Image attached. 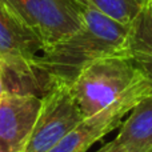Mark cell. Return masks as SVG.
<instances>
[{
  "label": "cell",
  "instance_id": "1",
  "mask_svg": "<svg viewBox=\"0 0 152 152\" xmlns=\"http://www.w3.org/2000/svg\"><path fill=\"white\" fill-rule=\"evenodd\" d=\"M80 5L83 26L74 35L43 51L35 61L42 96L58 84H69L91 63L112 55H127L129 26L87 5Z\"/></svg>",
  "mask_w": 152,
  "mask_h": 152
},
{
  "label": "cell",
  "instance_id": "2",
  "mask_svg": "<svg viewBox=\"0 0 152 152\" xmlns=\"http://www.w3.org/2000/svg\"><path fill=\"white\" fill-rule=\"evenodd\" d=\"M147 79L128 55H112L87 66L69 84L84 118L95 115Z\"/></svg>",
  "mask_w": 152,
  "mask_h": 152
},
{
  "label": "cell",
  "instance_id": "3",
  "mask_svg": "<svg viewBox=\"0 0 152 152\" xmlns=\"http://www.w3.org/2000/svg\"><path fill=\"white\" fill-rule=\"evenodd\" d=\"M43 52L36 35L0 0V64L5 89L31 92L42 97L35 61Z\"/></svg>",
  "mask_w": 152,
  "mask_h": 152
},
{
  "label": "cell",
  "instance_id": "4",
  "mask_svg": "<svg viewBox=\"0 0 152 152\" xmlns=\"http://www.w3.org/2000/svg\"><path fill=\"white\" fill-rule=\"evenodd\" d=\"M36 35L43 51L74 35L83 26L80 5L75 0H4Z\"/></svg>",
  "mask_w": 152,
  "mask_h": 152
},
{
  "label": "cell",
  "instance_id": "5",
  "mask_svg": "<svg viewBox=\"0 0 152 152\" xmlns=\"http://www.w3.org/2000/svg\"><path fill=\"white\" fill-rule=\"evenodd\" d=\"M84 119L69 91V86H53L42 96L39 115L20 152L51 151Z\"/></svg>",
  "mask_w": 152,
  "mask_h": 152
},
{
  "label": "cell",
  "instance_id": "6",
  "mask_svg": "<svg viewBox=\"0 0 152 152\" xmlns=\"http://www.w3.org/2000/svg\"><path fill=\"white\" fill-rule=\"evenodd\" d=\"M151 95L152 80L147 77L107 108L81 120L48 152H87L97 140L120 127L124 116Z\"/></svg>",
  "mask_w": 152,
  "mask_h": 152
},
{
  "label": "cell",
  "instance_id": "7",
  "mask_svg": "<svg viewBox=\"0 0 152 152\" xmlns=\"http://www.w3.org/2000/svg\"><path fill=\"white\" fill-rule=\"evenodd\" d=\"M42 97L5 89L0 102V152H20L35 126Z\"/></svg>",
  "mask_w": 152,
  "mask_h": 152
},
{
  "label": "cell",
  "instance_id": "8",
  "mask_svg": "<svg viewBox=\"0 0 152 152\" xmlns=\"http://www.w3.org/2000/svg\"><path fill=\"white\" fill-rule=\"evenodd\" d=\"M115 140L131 152H152V95L129 112Z\"/></svg>",
  "mask_w": 152,
  "mask_h": 152
},
{
  "label": "cell",
  "instance_id": "9",
  "mask_svg": "<svg viewBox=\"0 0 152 152\" xmlns=\"http://www.w3.org/2000/svg\"><path fill=\"white\" fill-rule=\"evenodd\" d=\"M126 53L152 80V0L129 26Z\"/></svg>",
  "mask_w": 152,
  "mask_h": 152
},
{
  "label": "cell",
  "instance_id": "10",
  "mask_svg": "<svg viewBox=\"0 0 152 152\" xmlns=\"http://www.w3.org/2000/svg\"><path fill=\"white\" fill-rule=\"evenodd\" d=\"M126 26H131L150 0H75Z\"/></svg>",
  "mask_w": 152,
  "mask_h": 152
},
{
  "label": "cell",
  "instance_id": "11",
  "mask_svg": "<svg viewBox=\"0 0 152 152\" xmlns=\"http://www.w3.org/2000/svg\"><path fill=\"white\" fill-rule=\"evenodd\" d=\"M96 152H131V151H128L124 145H121L120 143H118L115 139H113L112 142L104 144L99 151H96Z\"/></svg>",
  "mask_w": 152,
  "mask_h": 152
},
{
  "label": "cell",
  "instance_id": "12",
  "mask_svg": "<svg viewBox=\"0 0 152 152\" xmlns=\"http://www.w3.org/2000/svg\"><path fill=\"white\" fill-rule=\"evenodd\" d=\"M5 91V80H4V72H3V67L0 64V102H1L3 94Z\"/></svg>",
  "mask_w": 152,
  "mask_h": 152
}]
</instances>
